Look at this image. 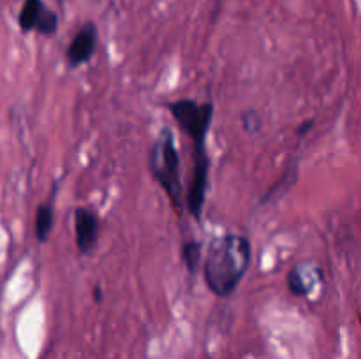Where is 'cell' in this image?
Returning <instances> with one entry per match:
<instances>
[{"mask_svg":"<svg viewBox=\"0 0 361 359\" xmlns=\"http://www.w3.org/2000/svg\"><path fill=\"white\" fill-rule=\"evenodd\" d=\"M252 263V245L247 236H217L208 245L203 259L207 287L219 298H228L240 285Z\"/></svg>","mask_w":361,"mask_h":359,"instance_id":"cell-1","label":"cell"},{"mask_svg":"<svg viewBox=\"0 0 361 359\" xmlns=\"http://www.w3.org/2000/svg\"><path fill=\"white\" fill-rule=\"evenodd\" d=\"M148 165H150L152 176L166 192L171 206L176 211L182 210L185 206V196H183L182 180H180V153L175 136L168 127L162 129L155 137L150 155H148Z\"/></svg>","mask_w":361,"mask_h":359,"instance_id":"cell-2","label":"cell"},{"mask_svg":"<svg viewBox=\"0 0 361 359\" xmlns=\"http://www.w3.org/2000/svg\"><path fill=\"white\" fill-rule=\"evenodd\" d=\"M168 109L180 129L190 137L194 146L207 144L212 120H214V104L212 102L201 104L194 99H178L175 102H169Z\"/></svg>","mask_w":361,"mask_h":359,"instance_id":"cell-3","label":"cell"},{"mask_svg":"<svg viewBox=\"0 0 361 359\" xmlns=\"http://www.w3.org/2000/svg\"><path fill=\"white\" fill-rule=\"evenodd\" d=\"M208 189H210V157H208L207 144H197L194 146L192 178L185 194V208L196 220H200L203 215Z\"/></svg>","mask_w":361,"mask_h":359,"instance_id":"cell-4","label":"cell"},{"mask_svg":"<svg viewBox=\"0 0 361 359\" xmlns=\"http://www.w3.org/2000/svg\"><path fill=\"white\" fill-rule=\"evenodd\" d=\"M18 23L23 32H39L42 35H53L59 28V18L42 0H25L18 16Z\"/></svg>","mask_w":361,"mask_h":359,"instance_id":"cell-5","label":"cell"},{"mask_svg":"<svg viewBox=\"0 0 361 359\" xmlns=\"http://www.w3.org/2000/svg\"><path fill=\"white\" fill-rule=\"evenodd\" d=\"M99 217L94 210L76 208L74 211V232H76V246L83 256L94 252L99 239Z\"/></svg>","mask_w":361,"mask_h":359,"instance_id":"cell-6","label":"cell"},{"mask_svg":"<svg viewBox=\"0 0 361 359\" xmlns=\"http://www.w3.org/2000/svg\"><path fill=\"white\" fill-rule=\"evenodd\" d=\"M97 48V27L92 21L85 23L78 30L67 48V62L71 67H80L90 62Z\"/></svg>","mask_w":361,"mask_h":359,"instance_id":"cell-7","label":"cell"},{"mask_svg":"<svg viewBox=\"0 0 361 359\" xmlns=\"http://www.w3.org/2000/svg\"><path fill=\"white\" fill-rule=\"evenodd\" d=\"M319 280L321 271L316 266H312V264H296L288 273V289L291 294L305 298Z\"/></svg>","mask_w":361,"mask_h":359,"instance_id":"cell-8","label":"cell"},{"mask_svg":"<svg viewBox=\"0 0 361 359\" xmlns=\"http://www.w3.org/2000/svg\"><path fill=\"white\" fill-rule=\"evenodd\" d=\"M53 225H55V210H53L51 203L39 204L34 222L35 238L39 241H46L49 238V234H51Z\"/></svg>","mask_w":361,"mask_h":359,"instance_id":"cell-9","label":"cell"},{"mask_svg":"<svg viewBox=\"0 0 361 359\" xmlns=\"http://www.w3.org/2000/svg\"><path fill=\"white\" fill-rule=\"evenodd\" d=\"M203 259V246L196 239H185L182 243V263L190 275H196Z\"/></svg>","mask_w":361,"mask_h":359,"instance_id":"cell-10","label":"cell"},{"mask_svg":"<svg viewBox=\"0 0 361 359\" xmlns=\"http://www.w3.org/2000/svg\"><path fill=\"white\" fill-rule=\"evenodd\" d=\"M242 123H243V129H245L249 134L259 132L261 118H259V115H257V113L254 111V109H250V111L243 113V115H242Z\"/></svg>","mask_w":361,"mask_h":359,"instance_id":"cell-11","label":"cell"},{"mask_svg":"<svg viewBox=\"0 0 361 359\" xmlns=\"http://www.w3.org/2000/svg\"><path fill=\"white\" fill-rule=\"evenodd\" d=\"M312 125H314V120H307V122H303L302 127H298V130H296V132H298V136H303L307 130L312 129Z\"/></svg>","mask_w":361,"mask_h":359,"instance_id":"cell-12","label":"cell"},{"mask_svg":"<svg viewBox=\"0 0 361 359\" xmlns=\"http://www.w3.org/2000/svg\"><path fill=\"white\" fill-rule=\"evenodd\" d=\"M94 298H95V301H101L102 299V291L99 287L94 289Z\"/></svg>","mask_w":361,"mask_h":359,"instance_id":"cell-13","label":"cell"}]
</instances>
